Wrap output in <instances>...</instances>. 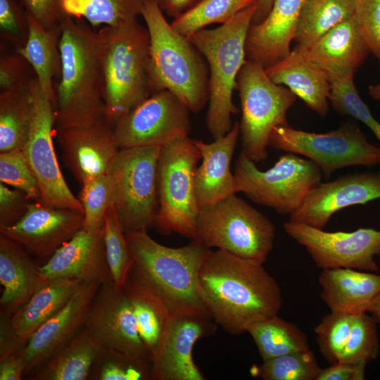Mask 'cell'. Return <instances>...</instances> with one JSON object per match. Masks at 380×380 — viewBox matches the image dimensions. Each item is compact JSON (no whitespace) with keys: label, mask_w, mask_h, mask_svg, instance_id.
I'll return each instance as SVG.
<instances>
[{"label":"cell","mask_w":380,"mask_h":380,"mask_svg":"<svg viewBox=\"0 0 380 380\" xmlns=\"http://www.w3.org/2000/svg\"><path fill=\"white\" fill-rule=\"evenodd\" d=\"M122 288L132 305L140 336L153 360L162 345L172 315L161 299L131 274Z\"/></svg>","instance_id":"32"},{"label":"cell","mask_w":380,"mask_h":380,"mask_svg":"<svg viewBox=\"0 0 380 380\" xmlns=\"http://www.w3.org/2000/svg\"><path fill=\"white\" fill-rule=\"evenodd\" d=\"M106 119L114 124L152 94L149 34L137 19L97 32Z\"/></svg>","instance_id":"5"},{"label":"cell","mask_w":380,"mask_h":380,"mask_svg":"<svg viewBox=\"0 0 380 380\" xmlns=\"http://www.w3.org/2000/svg\"><path fill=\"white\" fill-rule=\"evenodd\" d=\"M324 71L331 83L354 75L370 53L354 15L330 30L308 48L293 49Z\"/></svg>","instance_id":"23"},{"label":"cell","mask_w":380,"mask_h":380,"mask_svg":"<svg viewBox=\"0 0 380 380\" xmlns=\"http://www.w3.org/2000/svg\"><path fill=\"white\" fill-rule=\"evenodd\" d=\"M247 332L253 338L263 361L310 349L308 338L300 329L277 315L255 322Z\"/></svg>","instance_id":"35"},{"label":"cell","mask_w":380,"mask_h":380,"mask_svg":"<svg viewBox=\"0 0 380 380\" xmlns=\"http://www.w3.org/2000/svg\"><path fill=\"white\" fill-rule=\"evenodd\" d=\"M25 9L47 29L59 23L63 0H21Z\"/></svg>","instance_id":"50"},{"label":"cell","mask_w":380,"mask_h":380,"mask_svg":"<svg viewBox=\"0 0 380 380\" xmlns=\"http://www.w3.org/2000/svg\"><path fill=\"white\" fill-rule=\"evenodd\" d=\"M125 236L134 258L129 274L157 295L172 316L211 317L198 284L199 268L209 248L198 240L179 248L165 246L145 230Z\"/></svg>","instance_id":"3"},{"label":"cell","mask_w":380,"mask_h":380,"mask_svg":"<svg viewBox=\"0 0 380 380\" xmlns=\"http://www.w3.org/2000/svg\"><path fill=\"white\" fill-rule=\"evenodd\" d=\"M32 120L27 141L22 150L41 189L42 204L84 213L78 198L68 187L61 170L53 141L55 103L41 89L34 77L30 84Z\"/></svg>","instance_id":"13"},{"label":"cell","mask_w":380,"mask_h":380,"mask_svg":"<svg viewBox=\"0 0 380 380\" xmlns=\"http://www.w3.org/2000/svg\"><path fill=\"white\" fill-rule=\"evenodd\" d=\"M269 146L309 159L327 179L341 168L380 164V148L371 144L358 126L351 122L326 133L277 127L270 134Z\"/></svg>","instance_id":"12"},{"label":"cell","mask_w":380,"mask_h":380,"mask_svg":"<svg viewBox=\"0 0 380 380\" xmlns=\"http://www.w3.org/2000/svg\"><path fill=\"white\" fill-rule=\"evenodd\" d=\"M82 282L77 279H58L44 284L31 298L11 316L13 330L22 345L70 300Z\"/></svg>","instance_id":"30"},{"label":"cell","mask_w":380,"mask_h":380,"mask_svg":"<svg viewBox=\"0 0 380 380\" xmlns=\"http://www.w3.org/2000/svg\"><path fill=\"white\" fill-rule=\"evenodd\" d=\"M84 327L105 348L151 360L140 336L130 301L123 288L113 281L99 286Z\"/></svg>","instance_id":"16"},{"label":"cell","mask_w":380,"mask_h":380,"mask_svg":"<svg viewBox=\"0 0 380 380\" xmlns=\"http://www.w3.org/2000/svg\"><path fill=\"white\" fill-rule=\"evenodd\" d=\"M57 133L64 163L80 184L106 174L120 149L106 119Z\"/></svg>","instance_id":"20"},{"label":"cell","mask_w":380,"mask_h":380,"mask_svg":"<svg viewBox=\"0 0 380 380\" xmlns=\"http://www.w3.org/2000/svg\"><path fill=\"white\" fill-rule=\"evenodd\" d=\"M198 284L213 319L233 334L247 332L251 324L278 315L282 307L281 288L262 264L223 250H208Z\"/></svg>","instance_id":"1"},{"label":"cell","mask_w":380,"mask_h":380,"mask_svg":"<svg viewBox=\"0 0 380 380\" xmlns=\"http://www.w3.org/2000/svg\"><path fill=\"white\" fill-rule=\"evenodd\" d=\"M88 379H153L152 360L116 349L104 348L95 362Z\"/></svg>","instance_id":"38"},{"label":"cell","mask_w":380,"mask_h":380,"mask_svg":"<svg viewBox=\"0 0 380 380\" xmlns=\"http://www.w3.org/2000/svg\"><path fill=\"white\" fill-rule=\"evenodd\" d=\"M353 315L331 311L315 329L319 352L331 365L339 362L350 334Z\"/></svg>","instance_id":"44"},{"label":"cell","mask_w":380,"mask_h":380,"mask_svg":"<svg viewBox=\"0 0 380 380\" xmlns=\"http://www.w3.org/2000/svg\"><path fill=\"white\" fill-rule=\"evenodd\" d=\"M100 286L98 282H82L68 303L30 336L19 350L25 361V374L39 367L84 327Z\"/></svg>","instance_id":"21"},{"label":"cell","mask_w":380,"mask_h":380,"mask_svg":"<svg viewBox=\"0 0 380 380\" xmlns=\"http://www.w3.org/2000/svg\"><path fill=\"white\" fill-rule=\"evenodd\" d=\"M285 233L305 247L316 265L324 269L352 268L378 272L374 260L380 255V230L359 228L353 232H327L288 221Z\"/></svg>","instance_id":"14"},{"label":"cell","mask_w":380,"mask_h":380,"mask_svg":"<svg viewBox=\"0 0 380 380\" xmlns=\"http://www.w3.org/2000/svg\"><path fill=\"white\" fill-rule=\"evenodd\" d=\"M256 0H201L194 6L174 18L172 27L189 37L213 23L224 24L242 10L255 4Z\"/></svg>","instance_id":"37"},{"label":"cell","mask_w":380,"mask_h":380,"mask_svg":"<svg viewBox=\"0 0 380 380\" xmlns=\"http://www.w3.org/2000/svg\"><path fill=\"white\" fill-rule=\"evenodd\" d=\"M59 24L61 72L55 90L57 132L106 119L97 32L63 13Z\"/></svg>","instance_id":"2"},{"label":"cell","mask_w":380,"mask_h":380,"mask_svg":"<svg viewBox=\"0 0 380 380\" xmlns=\"http://www.w3.org/2000/svg\"><path fill=\"white\" fill-rule=\"evenodd\" d=\"M367 313L371 314L380 323V293L369 306Z\"/></svg>","instance_id":"56"},{"label":"cell","mask_w":380,"mask_h":380,"mask_svg":"<svg viewBox=\"0 0 380 380\" xmlns=\"http://www.w3.org/2000/svg\"><path fill=\"white\" fill-rule=\"evenodd\" d=\"M239 135L240 125L235 122L229 132L212 143L194 140L202 159L194 175L195 193L200 210L238 193L231 163Z\"/></svg>","instance_id":"25"},{"label":"cell","mask_w":380,"mask_h":380,"mask_svg":"<svg viewBox=\"0 0 380 380\" xmlns=\"http://www.w3.org/2000/svg\"><path fill=\"white\" fill-rule=\"evenodd\" d=\"M162 11L175 18L186 12L201 0H155Z\"/></svg>","instance_id":"54"},{"label":"cell","mask_w":380,"mask_h":380,"mask_svg":"<svg viewBox=\"0 0 380 380\" xmlns=\"http://www.w3.org/2000/svg\"><path fill=\"white\" fill-rule=\"evenodd\" d=\"M366 366L365 363L338 362L322 369L317 380H363Z\"/></svg>","instance_id":"51"},{"label":"cell","mask_w":380,"mask_h":380,"mask_svg":"<svg viewBox=\"0 0 380 380\" xmlns=\"http://www.w3.org/2000/svg\"><path fill=\"white\" fill-rule=\"evenodd\" d=\"M32 101L28 87L0 92V153L23 150L30 134Z\"/></svg>","instance_id":"34"},{"label":"cell","mask_w":380,"mask_h":380,"mask_svg":"<svg viewBox=\"0 0 380 380\" xmlns=\"http://www.w3.org/2000/svg\"><path fill=\"white\" fill-rule=\"evenodd\" d=\"M146 0H63L61 12L91 26L115 27L141 15Z\"/></svg>","instance_id":"36"},{"label":"cell","mask_w":380,"mask_h":380,"mask_svg":"<svg viewBox=\"0 0 380 380\" xmlns=\"http://www.w3.org/2000/svg\"><path fill=\"white\" fill-rule=\"evenodd\" d=\"M27 61L13 50L2 52L0 57V89L15 90L28 87L35 77L29 76Z\"/></svg>","instance_id":"48"},{"label":"cell","mask_w":380,"mask_h":380,"mask_svg":"<svg viewBox=\"0 0 380 380\" xmlns=\"http://www.w3.org/2000/svg\"><path fill=\"white\" fill-rule=\"evenodd\" d=\"M0 182L23 191L31 201L41 202L39 184L22 150L0 153Z\"/></svg>","instance_id":"45"},{"label":"cell","mask_w":380,"mask_h":380,"mask_svg":"<svg viewBox=\"0 0 380 380\" xmlns=\"http://www.w3.org/2000/svg\"><path fill=\"white\" fill-rule=\"evenodd\" d=\"M354 17L369 52L380 65V0H356Z\"/></svg>","instance_id":"47"},{"label":"cell","mask_w":380,"mask_h":380,"mask_svg":"<svg viewBox=\"0 0 380 380\" xmlns=\"http://www.w3.org/2000/svg\"><path fill=\"white\" fill-rule=\"evenodd\" d=\"M11 316L0 313V360L22 349V345L16 337L11 322Z\"/></svg>","instance_id":"52"},{"label":"cell","mask_w":380,"mask_h":380,"mask_svg":"<svg viewBox=\"0 0 380 380\" xmlns=\"http://www.w3.org/2000/svg\"><path fill=\"white\" fill-rule=\"evenodd\" d=\"M189 108L174 94H152L113 126L120 149L162 146L191 131Z\"/></svg>","instance_id":"15"},{"label":"cell","mask_w":380,"mask_h":380,"mask_svg":"<svg viewBox=\"0 0 380 380\" xmlns=\"http://www.w3.org/2000/svg\"><path fill=\"white\" fill-rule=\"evenodd\" d=\"M356 0H305L298 21L294 40L308 48L330 30L354 15Z\"/></svg>","instance_id":"33"},{"label":"cell","mask_w":380,"mask_h":380,"mask_svg":"<svg viewBox=\"0 0 380 380\" xmlns=\"http://www.w3.org/2000/svg\"><path fill=\"white\" fill-rule=\"evenodd\" d=\"M201 158L194 140L177 137L160 146L158 158L159 205L154 227L164 235L177 233L197 239L200 209L194 175Z\"/></svg>","instance_id":"8"},{"label":"cell","mask_w":380,"mask_h":380,"mask_svg":"<svg viewBox=\"0 0 380 380\" xmlns=\"http://www.w3.org/2000/svg\"><path fill=\"white\" fill-rule=\"evenodd\" d=\"M106 258L113 282L122 287L134 265V258L113 206L107 211L103 225Z\"/></svg>","instance_id":"40"},{"label":"cell","mask_w":380,"mask_h":380,"mask_svg":"<svg viewBox=\"0 0 380 380\" xmlns=\"http://www.w3.org/2000/svg\"><path fill=\"white\" fill-rule=\"evenodd\" d=\"M104 346L85 327L30 373L31 380H85Z\"/></svg>","instance_id":"29"},{"label":"cell","mask_w":380,"mask_h":380,"mask_svg":"<svg viewBox=\"0 0 380 380\" xmlns=\"http://www.w3.org/2000/svg\"><path fill=\"white\" fill-rule=\"evenodd\" d=\"M236 83L242 112L239 124L241 152L259 163L267 158L272 130L289 126L287 113L297 96L289 88L274 83L263 67L248 59Z\"/></svg>","instance_id":"9"},{"label":"cell","mask_w":380,"mask_h":380,"mask_svg":"<svg viewBox=\"0 0 380 380\" xmlns=\"http://www.w3.org/2000/svg\"><path fill=\"white\" fill-rule=\"evenodd\" d=\"M160 150L158 146L120 149L108 167L113 207L125 234L154 226L159 205Z\"/></svg>","instance_id":"10"},{"label":"cell","mask_w":380,"mask_h":380,"mask_svg":"<svg viewBox=\"0 0 380 380\" xmlns=\"http://www.w3.org/2000/svg\"><path fill=\"white\" fill-rule=\"evenodd\" d=\"M79 200L84 209L82 229L93 234L103 232L108 210L113 206L114 188L108 173L88 179L81 184Z\"/></svg>","instance_id":"39"},{"label":"cell","mask_w":380,"mask_h":380,"mask_svg":"<svg viewBox=\"0 0 380 380\" xmlns=\"http://www.w3.org/2000/svg\"><path fill=\"white\" fill-rule=\"evenodd\" d=\"M0 313L12 315L47 282L23 246L0 234Z\"/></svg>","instance_id":"26"},{"label":"cell","mask_w":380,"mask_h":380,"mask_svg":"<svg viewBox=\"0 0 380 380\" xmlns=\"http://www.w3.org/2000/svg\"><path fill=\"white\" fill-rule=\"evenodd\" d=\"M255 10V4L252 5L220 26L200 30L188 37L208 66L206 125L214 139L229 132L232 115L239 113L232 94L236 88L237 76L246 61V37Z\"/></svg>","instance_id":"6"},{"label":"cell","mask_w":380,"mask_h":380,"mask_svg":"<svg viewBox=\"0 0 380 380\" xmlns=\"http://www.w3.org/2000/svg\"><path fill=\"white\" fill-rule=\"evenodd\" d=\"M84 213L31 201L23 217L0 234L48 260L83 227Z\"/></svg>","instance_id":"18"},{"label":"cell","mask_w":380,"mask_h":380,"mask_svg":"<svg viewBox=\"0 0 380 380\" xmlns=\"http://www.w3.org/2000/svg\"><path fill=\"white\" fill-rule=\"evenodd\" d=\"M274 0H256V10L251 25H258L268 15Z\"/></svg>","instance_id":"55"},{"label":"cell","mask_w":380,"mask_h":380,"mask_svg":"<svg viewBox=\"0 0 380 380\" xmlns=\"http://www.w3.org/2000/svg\"><path fill=\"white\" fill-rule=\"evenodd\" d=\"M141 16L150 39L149 76L152 94L167 90L193 113L209 99L207 62L188 37L176 32L155 0H146Z\"/></svg>","instance_id":"4"},{"label":"cell","mask_w":380,"mask_h":380,"mask_svg":"<svg viewBox=\"0 0 380 380\" xmlns=\"http://www.w3.org/2000/svg\"><path fill=\"white\" fill-rule=\"evenodd\" d=\"M30 202L23 191L11 189L0 182V229L12 226L19 221Z\"/></svg>","instance_id":"49"},{"label":"cell","mask_w":380,"mask_h":380,"mask_svg":"<svg viewBox=\"0 0 380 380\" xmlns=\"http://www.w3.org/2000/svg\"><path fill=\"white\" fill-rule=\"evenodd\" d=\"M379 198L380 170L348 174L317 184L289 221L324 229L338 210Z\"/></svg>","instance_id":"17"},{"label":"cell","mask_w":380,"mask_h":380,"mask_svg":"<svg viewBox=\"0 0 380 380\" xmlns=\"http://www.w3.org/2000/svg\"><path fill=\"white\" fill-rule=\"evenodd\" d=\"M217 324L210 317L172 316L157 355L152 360L156 380H204L192 350L196 341L211 335Z\"/></svg>","instance_id":"19"},{"label":"cell","mask_w":380,"mask_h":380,"mask_svg":"<svg viewBox=\"0 0 380 380\" xmlns=\"http://www.w3.org/2000/svg\"><path fill=\"white\" fill-rule=\"evenodd\" d=\"M40 270L46 281L58 279H77L101 284L113 281L103 232L93 234L81 229L40 266Z\"/></svg>","instance_id":"22"},{"label":"cell","mask_w":380,"mask_h":380,"mask_svg":"<svg viewBox=\"0 0 380 380\" xmlns=\"http://www.w3.org/2000/svg\"><path fill=\"white\" fill-rule=\"evenodd\" d=\"M29 32L24 46L14 50L32 67L37 82L46 96L56 103L53 78L60 75V24L50 29L27 13Z\"/></svg>","instance_id":"31"},{"label":"cell","mask_w":380,"mask_h":380,"mask_svg":"<svg viewBox=\"0 0 380 380\" xmlns=\"http://www.w3.org/2000/svg\"><path fill=\"white\" fill-rule=\"evenodd\" d=\"M329 101L338 113L351 116L364 123L380 143V122L360 96L355 85L354 75L332 82Z\"/></svg>","instance_id":"43"},{"label":"cell","mask_w":380,"mask_h":380,"mask_svg":"<svg viewBox=\"0 0 380 380\" xmlns=\"http://www.w3.org/2000/svg\"><path fill=\"white\" fill-rule=\"evenodd\" d=\"M320 297L331 311L367 312L380 293V275L352 268L324 269Z\"/></svg>","instance_id":"27"},{"label":"cell","mask_w":380,"mask_h":380,"mask_svg":"<svg viewBox=\"0 0 380 380\" xmlns=\"http://www.w3.org/2000/svg\"><path fill=\"white\" fill-rule=\"evenodd\" d=\"M25 372V361L20 350L0 360V380H20Z\"/></svg>","instance_id":"53"},{"label":"cell","mask_w":380,"mask_h":380,"mask_svg":"<svg viewBox=\"0 0 380 380\" xmlns=\"http://www.w3.org/2000/svg\"><path fill=\"white\" fill-rule=\"evenodd\" d=\"M305 0H274L267 18L251 25L246 42V59L265 69L287 56L291 51L297 24Z\"/></svg>","instance_id":"24"},{"label":"cell","mask_w":380,"mask_h":380,"mask_svg":"<svg viewBox=\"0 0 380 380\" xmlns=\"http://www.w3.org/2000/svg\"><path fill=\"white\" fill-rule=\"evenodd\" d=\"M275 235V225L265 214L232 194L200 210L196 240L263 265Z\"/></svg>","instance_id":"7"},{"label":"cell","mask_w":380,"mask_h":380,"mask_svg":"<svg viewBox=\"0 0 380 380\" xmlns=\"http://www.w3.org/2000/svg\"><path fill=\"white\" fill-rule=\"evenodd\" d=\"M234 175L237 192L257 204L290 215L322 182L323 174L313 162L292 153L281 156L271 168L261 171L241 152Z\"/></svg>","instance_id":"11"},{"label":"cell","mask_w":380,"mask_h":380,"mask_svg":"<svg viewBox=\"0 0 380 380\" xmlns=\"http://www.w3.org/2000/svg\"><path fill=\"white\" fill-rule=\"evenodd\" d=\"M321 369L310 349L263 361L253 373L263 380H317Z\"/></svg>","instance_id":"41"},{"label":"cell","mask_w":380,"mask_h":380,"mask_svg":"<svg viewBox=\"0 0 380 380\" xmlns=\"http://www.w3.org/2000/svg\"><path fill=\"white\" fill-rule=\"evenodd\" d=\"M21 0H0L1 37L14 50L25 46L29 32L27 13Z\"/></svg>","instance_id":"46"},{"label":"cell","mask_w":380,"mask_h":380,"mask_svg":"<svg viewBox=\"0 0 380 380\" xmlns=\"http://www.w3.org/2000/svg\"><path fill=\"white\" fill-rule=\"evenodd\" d=\"M377 323L375 318L367 312L353 315L351 329L340 362L367 365L378 358L380 343Z\"/></svg>","instance_id":"42"},{"label":"cell","mask_w":380,"mask_h":380,"mask_svg":"<svg viewBox=\"0 0 380 380\" xmlns=\"http://www.w3.org/2000/svg\"><path fill=\"white\" fill-rule=\"evenodd\" d=\"M276 84L286 86L320 116L329 111L331 83L327 74L292 49L291 53L265 69Z\"/></svg>","instance_id":"28"},{"label":"cell","mask_w":380,"mask_h":380,"mask_svg":"<svg viewBox=\"0 0 380 380\" xmlns=\"http://www.w3.org/2000/svg\"><path fill=\"white\" fill-rule=\"evenodd\" d=\"M369 94L374 100H380V82L369 87Z\"/></svg>","instance_id":"57"}]
</instances>
